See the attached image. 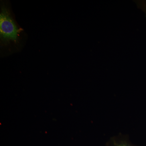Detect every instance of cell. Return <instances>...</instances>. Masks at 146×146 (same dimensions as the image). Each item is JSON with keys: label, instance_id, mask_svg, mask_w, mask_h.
Returning <instances> with one entry per match:
<instances>
[{"label": "cell", "instance_id": "obj_2", "mask_svg": "<svg viewBox=\"0 0 146 146\" xmlns=\"http://www.w3.org/2000/svg\"><path fill=\"white\" fill-rule=\"evenodd\" d=\"M106 146H138L133 144L125 134L119 133L109 138Z\"/></svg>", "mask_w": 146, "mask_h": 146}, {"label": "cell", "instance_id": "obj_1", "mask_svg": "<svg viewBox=\"0 0 146 146\" xmlns=\"http://www.w3.org/2000/svg\"><path fill=\"white\" fill-rule=\"evenodd\" d=\"M19 32L9 9L5 5H2L0 14L1 41L5 44L11 41L16 43L18 42Z\"/></svg>", "mask_w": 146, "mask_h": 146}]
</instances>
